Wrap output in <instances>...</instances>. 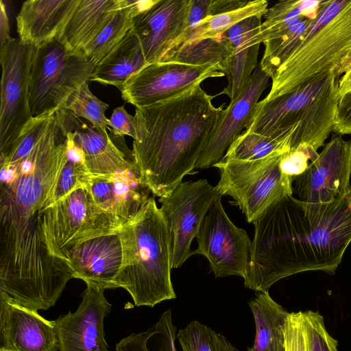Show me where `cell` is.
Listing matches in <instances>:
<instances>
[{
    "mask_svg": "<svg viewBox=\"0 0 351 351\" xmlns=\"http://www.w3.org/2000/svg\"><path fill=\"white\" fill-rule=\"evenodd\" d=\"M67 159L55 113L28 154L0 160V291L36 311L53 306L73 278L68 262L50 253L41 221Z\"/></svg>",
    "mask_w": 351,
    "mask_h": 351,
    "instance_id": "6da1fadb",
    "label": "cell"
},
{
    "mask_svg": "<svg viewBox=\"0 0 351 351\" xmlns=\"http://www.w3.org/2000/svg\"><path fill=\"white\" fill-rule=\"evenodd\" d=\"M245 287L268 291L277 281L310 271L335 274L351 242V196L324 215L309 213L292 195L278 199L252 223Z\"/></svg>",
    "mask_w": 351,
    "mask_h": 351,
    "instance_id": "7a4b0ae2",
    "label": "cell"
},
{
    "mask_svg": "<svg viewBox=\"0 0 351 351\" xmlns=\"http://www.w3.org/2000/svg\"><path fill=\"white\" fill-rule=\"evenodd\" d=\"M200 85L173 99L136 108L132 155L142 180L159 197L191 174L223 110Z\"/></svg>",
    "mask_w": 351,
    "mask_h": 351,
    "instance_id": "3957f363",
    "label": "cell"
},
{
    "mask_svg": "<svg viewBox=\"0 0 351 351\" xmlns=\"http://www.w3.org/2000/svg\"><path fill=\"white\" fill-rule=\"evenodd\" d=\"M339 76L335 69L319 74L290 92L258 101L245 130L290 141V149L304 145L317 151L336 123Z\"/></svg>",
    "mask_w": 351,
    "mask_h": 351,
    "instance_id": "277c9868",
    "label": "cell"
},
{
    "mask_svg": "<svg viewBox=\"0 0 351 351\" xmlns=\"http://www.w3.org/2000/svg\"><path fill=\"white\" fill-rule=\"evenodd\" d=\"M117 234L123 263L116 288L125 289L137 306L154 307L176 298L171 278L172 234L154 197Z\"/></svg>",
    "mask_w": 351,
    "mask_h": 351,
    "instance_id": "5b68a950",
    "label": "cell"
},
{
    "mask_svg": "<svg viewBox=\"0 0 351 351\" xmlns=\"http://www.w3.org/2000/svg\"><path fill=\"white\" fill-rule=\"evenodd\" d=\"M350 52L351 0L322 1L302 41L271 77V88L265 98L285 94L335 69Z\"/></svg>",
    "mask_w": 351,
    "mask_h": 351,
    "instance_id": "8992f818",
    "label": "cell"
},
{
    "mask_svg": "<svg viewBox=\"0 0 351 351\" xmlns=\"http://www.w3.org/2000/svg\"><path fill=\"white\" fill-rule=\"evenodd\" d=\"M95 64L58 38L35 47L30 73V107L34 117L54 114L90 77Z\"/></svg>",
    "mask_w": 351,
    "mask_h": 351,
    "instance_id": "52a82bcc",
    "label": "cell"
},
{
    "mask_svg": "<svg viewBox=\"0 0 351 351\" xmlns=\"http://www.w3.org/2000/svg\"><path fill=\"white\" fill-rule=\"evenodd\" d=\"M41 221L50 253L66 262L76 245L117 233L125 223L99 207L86 189H77L46 208Z\"/></svg>",
    "mask_w": 351,
    "mask_h": 351,
    "instance_id": "ba28073f",
    "label": "cell"
},
{
    "mask_svg": "<svg viewBox=\"0 0 351 351\" xmlns=\"http://www.w3.org/2000/svg\"><path fill=\"white\" fill-rule=\"evenodd\" d=\"M282 154L254 160L221 159L215 186L219 193L232 197L249 223H253L271 204L293 195V179L282 171Z\"/></svg>",
    "mask_w": 351,
    "mask_h": 351,
    "instance_id": "9c48e42d",
    "label": "cell"
},
{
    "mask_svg": "<svg viewBox=\"0 0 351 351\" xmlns=\"http://www.w3.org/2000/svg\"><path fill=\"white\" fill-rule=\"evenodd\" d=\"M34 51V46L12 37L0 50V158L13 151L21 132L34 118L29 89Z\"/></svg>",
    "mask_w": 351,
    "mask_h": 351,
    "instance_id": "30bf717a",
    "label": "cell"
},
{
    "mask_svg": "<svg viewBox=\"0 0 351 351\" xmlns=\"http://www.w3.org/2000/svg\"><path fill=\"white\" fill-rule=\"evenodd\" d=\"M351 138L333 134L315 160L296 176L293 192L310 211L325 213L351 196Z\"/></svg>",
    "mask_w": 351,
    "mask_h": 351,
    "instance_id": "8fae6325",
    "label": "cell"
},
{
    "mask_svg": "<svg viewBox=\"0 0 351 351\" xmlns=\"http://www.w3.org/2000/svg\"><path fill=\"white\" fill-rule=\"evenodd\" d=\"M219 64L193 66L171 62L145 65L119 89L122 99L141 108L177 97L193 89L205 80L222 77Z\"/></svg>",
    "mask_w": 351,
    "mask_h": 351,
    "instance_id": "7c38bea8",
    "label": "cell"
},
{
    "mask_svg": "<svg viewBox=\"0 0 351 351\" xmlns=\"http://www.w3.org/2000/svg\"><path fill=\"white\" fill-rule=\"evenodd\" d=\"M194 254L204 256L215 278L246 277L252 241L246 232L236 226L226 213L218 196L206 213L196 236Z\"/></svg>",
    "mask_w": 351,
    "mask_h": 351,
    "instance_id": "4fadbf2b",
    "label": "cell"
},
{
    "mask_svg": "<svg viewBox=\"0 0 351 351\" xmlns=\"http://www.w3.org/2000/svg\"><path fill=\"white\" fill-rule=\"evenodd\" d=\"M221 195L207 180L181 182L160 197V208L172 234L171 267L176 269L193 254L191 245L215 199Z\"/></svg>",
    "mask_w": 351,
    "mask_h": 351,
    "instance_id": "5bb4252c",
    "label": "cell"
},
{
    "mask_svg": "<svg viewBox=\"0 0 351 351\" xmlns=\"http://www.w3.org/2000/svg\"><path fill=\"white\" fill-rule=\"evenodd\" d=\"M104 289L88 283L77 309L55 320L59 351H109L105 338V317L112 305Z\"/></svg>",
    "mask_w": 351,
    "mask_h": 351,
    "instance_id": "9a60e30c",
    "label": "cell"
},
{
    "mask_svg": "<svg viewBox=\"0 0 351 351\" xmlns=\"http://www.w3.org/2000/svg\"><path fill=\"white\" fill-rule=\"evenodd\" d=\"M189 0H155L133 21L132 30L147 64L160 62L187 28Z\"/></svg>",
    "mask_w": 351,
    "mask_h": 351,
    "instance_id": "2e32d148",
    "label": "cell"
},
{
    "mask_svg": "<svg viewBox=\"0 0 351 351\" xmlns=\"http://www.w3.org/2000/svg\"><path fill=\"white\" fill-rule=\"evenodd\" d=\"M0 351H59L55 320L0 291Z\"/></svg>",
    "mask_w": 351,
    "mask_h": 351,
    "instance_id": "e0dca14e",
    "label": "cell"
},
{
    "mask_svg": "<svg viewBox=\"0 0 351 351\" xmlns=\"http://www.w3.org/2000/svg\"><path fill=\"white\" fill-rule=\"evenodd\" d=\"M61 128L69 132L75 144L82 151L85 165L92 176L121 173L136 167L134 158H128L119 147L123 136L98 128L83 121L71 111L62 108L56 112Z\"/></svg>",
    "mask_w": 351,
    "mask_h": 351,
    "instance_id": "ac0fdd59",
    "label": "cell"
},
{
    "mask_svg": "<svg viewBox=\"0 0 351 351\" xmlns=\"http://www.w3.org/2000/svg\"><path fill=\"white\" fill-rule=\"evenodd\" d=\"M269 75L258 66L239 96L223 109L195 169L214 166L234 139L246 128L258 99L269 84Z\"/></svg>",
    "mask_w": 351,
    "mask_h": 351,
    "instance_id": "d6986e66",
    "label": "cell"
},
{
    "mask_svg": "<svg viewBox=\"0 0 351 351\" xmlns=\"http://www.w3.org/2000/svg\"><path fill=\"white\" fill-rule=\"evenodd\" d=\"M68 263L73 277L106 290L114 289L123 263V249L117 233L84 241L71 251Z\"/></svg>",
    "mask_w": 351,
    "mask_h": 351,
    "instance_id": "ffe728a7",
    "label": "cell"
},
{
    "mask_svg": "<svg viewBox=\"0 0 351 351\" xmlns=\"http://www.w3.org/2000/svg\"><path fill=\"white\" fill-rule=\"evenodd\" d=\"M89 191L99 207L125 223L135 217L151 193L136 166L121 173L91 176Z\"/></svg>",
    "mask_w": 351,
    "mask_h": 351,
    "instance_id": "44dd1931",
    "label": "cell"
},
{
    "mask_svg": "<svg viewBox=\"0 0 351 351\" xmlns=\"http://www.w3.org/2000/svg\"><path fill=\"white\" fill-rule=\"evenodd\" d=\"M80 0H29L16 17L19 38L34 47L58 38Z\"/></svg>",
    "mask_w": 351,
    "mask_h": 351,
    "instance_id": "7402d4cb",
    "label": "cell"
},
{
    "mask_svg": "<svg viewBox=\"0 0 351 351\" xmlns=\"http://www.w3.org/2000/svg\"><path fill=\"white\" fill-rule=\"evenodd\" d=\"M125 2V0H80L58 38L72 51L82 52Z\"/></svg>",
    "mask_w": 351,
    "mask_h": 351,
    "instance_id": "603a6c76",
    "label": "cell"
},
{
    "mask_svg": "<svg viewBox=\"0 0 351 351\" xmlns=\"http://www.w3.org/2000/svg\"><path fill=\"white\" fill-rule=\"evenodd\" d=\"M145 65L141 45L131 29L122 41L95 65L90 81L120 89L132 75Z\"/></svg>",
    "mask_w": 351,
    "mask_h": 351,
    "instance_id": "cb8c5ba5",
    "label": "cell"
},
{
    "mask_svg": "<svg viewBox=\"0 0 351 351\" xmlns=\"http://www.w3.org/2000/svg\"><path fill=\"white\" fill-rule=\"evenodd\" d=\"M320 0L280 1L267 9L265 20L258 33L246 44L245 47L260 45L274 39L284 33L289 27L304 18L316 19L322 6Z\"/></svg>",
    "mask_w": 351,
    "mask_h": 351,
    "instance_id": "d4e9b609",
    "label": "cell"
},
{
    "mask_svg": "<svg viewBox=\"0 0 351 351\" xmlns=\"http://www.w3.org/2000/svg\"><path fill=\"white\" fill-rule=\"evenodd\" d=\"M155 0H125L101 33L82 51L94 64H99L122 40L132 27L134 19L149 8Z\"/></svg>",
    "mask_w": 351,
    "mask_h": 351,
    "instance_id": "484cf974",
    "label": "cell"
},
{
    "mask_svg": "<svg viewBox=\"0 0 351 351\" xmlns=\"http://www.w3.org/2000/svg\"><path fill=\"white\" fill-rule=\"evenodd\" d=\"M234 48L224 34L182 45L167 53L160 62L193 66L219 64L227 72Z\"/></svg>",
    "mask_w": 351,
    "mask_h": 351,
    "instance_id": "4316f807",
    "label": "cell"
},
{
    "mask_svg": "<svg viewBox=\"0 0 351 351\" xmlns=\"http://www.w3.org/2000/svg\"><path fill=\"white\" fill-rule=\"evenodd\" d=\"M256 326L254 344L247 351H268L272 341L283 335L282 328L289 313L269 295L259 292L249 302Z\"/></svg>",
    "mask_w": 351,
    "mask_h": 351,
    "instance_id": "83f0119b",
    "label": "cell"
},
{
    "mask_svg": "<svg viewBox=\"0 0 351 351\" xmlns=\"http://www.w3.org/2000/svg\"><path fill=\"white\" fill-rule=\"evenodd\" d=\"M267 9V1L254 0L250 1L246 5L237 10L208 16L193 28L185 31L173 49L182 45L223 34L232 26L245 19L253 16H263Z\"/></svg>",
    "mask_w": 351,
    "mask_h": 351,
    "instance_id": "f1b7e54d",
    "label": "cell"
},
{
    "mask_svg": "<svg viewBox=\"0 0 351 351\" xmlns=\"http://www.w3.org/2000/svg\"><path fill=\"white\" fill-rule=\"evenodd\" d=\"M176 328L167 309L147 330L132 333L116 344L117 351H176Z\"/></svg>",
    "mask_w": 351,
    "mask_h": 351,
    "instance_id": "f546056e",
    "label": "cell"
},
{
    "mask_svg": "<svg viewBox=\"0 0 351 351\" xmlns=\"http://www.w3.org/2000/svg\"><path fill=\"white\" fill-rule=\"evenodd\" d=\"M290 141H279L245 130L228 147L221 159L254 160L283 154L290 149Z\"/></svg>",
    "mask_w": 351,
    "mask_h": 351,
    "instance_id": "4dcf8cb0",
    "label": "cell"
},
{
    "mask_svg": "<svg viewBox=\"0 0 351 351\" xmlns=\"http://www.w3.org/2000/svg\"><path fill=\"white\" fill-rule=\"evenodd\" d=\"M234 48L226 75L228 85L221 92L227 95L230 101H233L240 94L250 80L257 66L258 53L260 45L244 47L245 40H234L230 41Z\"/></svg>",
    "mask_w": 351,
    "mask_h": 351,
    "instance_id": "1f68e13d",
    "label": "cell"
},
{
    "mask_svg": "<svg viewBox=\"0 0 351 351\" xmlns=\"http://www.w3.org/2000/svg\"><path fill=\"white\" fill-rule=\"evenodd\" d=\"M313 20L307 17L302 19L278 37L264 43L265 50L260 67L270 78L300 43L303 34Z\"/></svg>",
    "mask_w": 351,
    "mask_h": 351,
    "instance_id": "d6a6232c",
    "label": "cell"
},
{
    "mask_svg": "<svg viewBox=\"0 0 351 351\" xmlns=\"http://www.w3.org/2000/svg\"><path fill=\"white\" fill-rule=\"evenodd\" d=\"M66 109L78 118H83L93 125L101 130H111L110 119L106 117L109 104L97 98L85 83L69 98Z\"/></svg>",
    "mask_w": 351,
    "mask_h": 351,
    "instance_id": "836d02e7",
    "label": "cell"
},
{
    "mask_svg": "<svg viewBox=\"0 0 351 351\" xmlns=\"http://www.w3.org/2000/svg\"><path fill=\"white\" fill-rule=\"evenodd\" d=\"M91 176L85 162L67 159L49 200V206L77 189L89 190Z\"/></svg>",
    "mask_w": 351,
    "mask_h": 351,
    "instance_id": "e575fe53",
    "label": "cell"
},
{
    "mask_svg": "<svg viewBox=\"0 0 351 351\" xmlns=\"http://www.w3.org/2000/svg\"><path fill=\"white\" fill-rule=\"evenodd\" d=\"M302 315L311 351H337L338 343L327 331L322 315L310 310Z\"/></svg>",
    "mask_w": 351,
    "mask_h": 351,
    "instance_id": "d590c367",
    "label": "cell"
},
{
    "mask_svg": "<svg viewBox=\"0 0 351 351\" xmlns=\"http://www.w3.org/2000/svg\"><path fill=\"white\" fill-rule=\"evenodd\" d=\"M212 332L210 327L194 320L178 330L177 338L182 351H215Z\"/></svg>",
    "mask_w": 351,
    "mask_h": 351,
    "instance_id": "8d00e7d4",
    "label": "cell"
},
{
    "mask_svg": "<svg viewBox=\"0 0 351 351\" xmlns=\"http://www.w3.org/2000/svg\"><path fill=\"white\" fill-rule=\"evenodd\" d=\"M282 331L285 351H311L302 311L289 313Z\"/></svg>",
    "mask_w": 351,
    "mask_h": 351,
    "instance_id": "74e56055",
    "label": "cell"
},
{
    "mask_svg": "<svg viewBox=\"0 0 351 351\" xmlns=\"http://www.w3.org/2000/svg\"><path fill=\"white\" fill-rule=\"evenodd\" d=\"M319 154L313 149L300 145L296 149L289 150L282 154L280 167L285 175L294 179L302 173L318 157Z\"/></svg>",
    "mask_w": 351,
    "mask_h": 351,
    "instance_id": "f35d334b",
    "label": "cell"
},
{
    "mask_svg": "<svg viewBox=\"0 0 351 351\" xmlns=\"http://www.w3.org/2000/svg\"><path fill=\"white\" fill-rule=\"evenodd\" d=\"M110 132L115 136L128 135L134 140L136 138V121L134 115L130 114L124 106L114 109L110 119Z\"/></svg>",
    "mask_w": 351,
    "mask_h": 351,
    "instance_id": "ab89813d",
    "label": "cell"
},
{
    "mask_svg": "<svg viewBox=\"0 0 351 351\" xmlns=\"http://www.w3.org/2000/svg\"><path fill=\"white\" fill-rule=\"evenodd\" d=\"M334 132L339 135L351 134V90L339 99Z\"/></svg>",
    "mask_w": 351,
    "mask_h": 351,
    "instance_id": "60d3db41",
    "label": "cell"
},
{
    "mask_svg": "<svg viewBox=\"0 0 351 351\" xmlns=\"http://www.w3.org/2000/svg\"><path fill=\"white\" fill-rule=\"evenodd\" d=\"M210 0H189L188 24L185 31L210 16Z\"/></svg>",
    "mask_w": 351,
    "mask_h": 351,
    "instance_id": "b9f144b4",
    "label": "cell"
},
{
    "mask_svg": "<svg viewBox=\"0 0 351 351\" xmlns=\"http://www.w3.org/2000/svg\"><path fill=\"white\" fill-rule=\"evenodd\" d=\"M250 1L210 0V16L237 10L246 5Z\"/></svg>",
    "mask_w": 351,
    "mask_h": 351,
    "instance_id": "7bdbcfd3",
    "label": "cell"
},
{
    "mask_svg": "<svg viewBox=\"0 0 351 351\" xmlns=\"http://www.w3.org/2000/svg\"><path fill=\"white\" fill-rule=\"evenodd\" d=\"M10 38V23L6 6L3 1H0V49L3 47Z\"/></svg>",
    "mask_w": 351,
    "mask_h": 351,
    "instance_id": "ee69618b",
    "label": "cell"
},
{
    "mask_svg": "<svg viewBox=\"0 0 351 351\" xmlns=\"http://www.w3.org/2000/svg\"><path fill=\"white\" fill-rule=\"evenodd\" d=\"M212 341L215 351H239L225 336L213 330Z\"/></svg>",
    "mask_w": 351,
    "mask_h": 351,
    "instance_id": "f6af8a7d",
    "label": "cell"
},
{
    "mask_svg": "<svg viewBox=\"0 0 351 351\" xmlns=\"http://www.w3.org/2000/svg\"><path fill=\"white\" fill-rule=\"evenodd\" d=\"M351 90V68L339 80V97Z\"/></svg>",
    "mask_w": 351,
    "mask_h": 351,
    "instance_id": "bcb514c9",
    "label": "cell"
},
{
    "mask_svg": "<svg viewBox=\"0 0 351 351\" xmlns=\"http://www.w3.org/2000/svg\"><path fill=\"white\" fill-rule=\"evenodd\" d=\"M351 68V52L347 57L341 62L338 66L335 69V71L339 76H341L346 73Z\"/></svg>",
    "mask_w": 351,
    "mask_h": 351,
    "instance_id": "7dc6e473",
    "label": "cell"
},
{
    "mask_svg": "<svg viewBox=\"0 0 351 351\" xmlns=\"http://www.w3.org/2000/svg\"><path fill=\"white\" fill-rule=\"evenodd\" d=\"M268 351H285L283 335L278 337L272 341Z\"/></svg>",
    "mask_w": 351,
    "mask_h": 351,
    "instance_id": "c3c4849f",
    "label": "cell"
}]
</instances>
